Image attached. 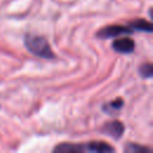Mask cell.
Returning <instances> with one entry per match:
<instances>
[{
    "label": "cell",
    "instance_id": "obj_1",
    "mask_svg": "<svg viewBox=\"0 0 153 153\" xmlns=\"http://www.w3.org/2000/svg\"><path fill=\"white\" fill-rule=\"evenodd\" d=\"M24 45L35 56H38L42 59H48V60H51L55 57V54H54L49 42L43 36L26 33L24 37Z\"/></svg>",
    "mask_w": 153,
    "mask_h": 153
},
{
    "label": "cell",
    "instance_id": "obj_2",
    "mask_svg": "<svg viewBox=\"0 0 153 153\" xmlns=\"http://www.w3.org/2000/svg\"><path fill=\"white\" fill-rule=\"evenodd\" d=\"M134 31L128 26V25H120V24H114V25H108L102 27L98 32H97V37L98 38H116L120 37L122 35H130Z\"/></svg>",
    "mask_w": 153,
    "mask_h": 153
},
{
    "label": "cell",
    "instance_id": "obj_3",
    "mask_svg": "<svg viewBox=\"0 0 153 153\" xmlns=\"http://www.w3.org/2000/svg\"><path fill=\"white\" fill-rule=\"evenodd\" d=\"M124 129H126L124 124L118 120H114V121L106 122L102 127V131L105 133L108 136L115 139V140H118V139L122 137V135L124 133Z\"/></svg>",
    "mask_w": 153,
    "mask_h": 153
},
{
    "label": "cell",
    "instance_id": "obj_4",
    "mask_svg": "<svg viewBox=\"0 0 153 153\" xmlns=\"http://www.w3.org/2000/svg\"><path fill=\"white\" fill-rule=\"evenodd\" d=\"M111 47L115 51H117L120 54H130L135 49V42L124 35V37H121V38L116 37V39L112 42Z\"/></svg>",
    "mask_w": 153,
    "mask_h": 153
},
{
    "label": "cell",
    "instance_id": "obj_5",
    "mask_svg": "<svg viewBox=\"0 0 153 153\" xmlns=\"http://www.w3.org/2000/svg\"><path fill=\"white\" fill-rule=\"evenodd\" d=\"M114 151H115V148L104 141H90L88 143H84V152L109 153V152H114Z\"/></svg>",
    "mask_w": 153,
    "mask_h": 153
},
{
    "label": "cell",
    "instance_id": "obj_6",
    "mask_svg": "<svg viewBox=\"0 0 153 153\" xmlns=\"http://www.w3.org/2000/svg\"><path fill=\"white\" fill-rule=\"evenodd\" d=\"M127 25L133 31H141V32H147V33H151L153 31L152 23L148 22V20H146V19H142V18H137L135 20L128 22Z\"/></svg>",
    "mask_w": 153,
    "mask_h": 153
},
{
    "label": "cell",
    "instance_id": "obj_7",
    "mask_svg": "<svg viewBox=\"0 0 153 153\" xmlns=\"http://www.w3.org/2000/svg\"><path fill=\"white\" fill-rule=\"evenodd\" d=\"M54 152L59 153H81L84 152V143H60L54 147Z\"/></svg>",
    "mask_w": 153,
    "mask_h": 153
},
{
    "label": "cell",
    "instance_id": "obj_8",
    "mask_svg": "<svg viewBox=\"0 0 153 153\" xmlns=\"http://www.w3.org/2000/svg\"><path fill=\"white\" fill-rule=\"evenodd\" d=\"M123 105H124L123 99H122V98H116V99H114V100H111V102L105 103V104L103 105L102 110H103L105 114L110 115V116H115L117 112L121 111V109L123 108Z\"/></svg>",
    "mask_w": 153,
    "mask_h": 153
},
{
    "label": "cell",
    "instance_id": "obj_9",
    "mask_svg": "<svg viewBox=\"0 0 153 153\" xmlns=\"http://www.w3.org/2000/svg\"><path fill=\"white\" fill-rule=\"evenodd\" d=\"M123 152L126 153H151V148L145 147L139 143H134V142H128L126 145V147L123 148Z\"/></svg>",
    "mask_w": 153,
    "mask_h": 153
},
{
    "label": "cell",
    "instance_id": "obj_10",
    "mask_svg": "<svg viewBox=\"0 0 153 153\" xmlns=\"http://www.w3.org/2000/svg\"><path fill=\"white\" fill-rule=\"evenodd\" d=\"M139 74L143 79H149L153 76V66L151 62H145L139 67Z\"/></svg>",
    "mask_w": 153,
    "mask_h": 153
}]
</instances>
